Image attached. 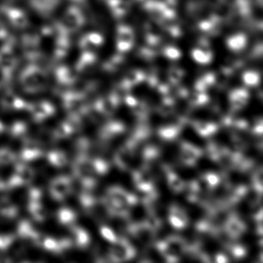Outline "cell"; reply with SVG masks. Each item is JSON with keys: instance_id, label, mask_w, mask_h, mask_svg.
I'll list each match as a JSON object with an SVG mask.
<instances>
[{"instance_id": "cell-1", "label": "cell", "mask_w": 263, "mask_h": 263, "mask_svg": "<svg viewBox=\"0 0 263 263\" xmlns=\"http://www.w3.org/2000/svg\"><path fill=\"white\" fill-rule=\"evenodd\" d=\"M136 255L137 250L135 246L124 237L118 238L110 248V259L115 262L128 261L135 258Z\"/></svg>"}, {"instance_id": "cell-2", "label": "cell", "mask_w": 263, "mask_h": 263, "mask_svg": "<svg viewBox=\"0 0 263 263\" xmlns=\"http://www.w3.org/2000/svg\"><path fill=\"white\" fill-rule=\"evenodd\" d=\"M137 148L138 146L128 139L117 151L115 155V164L120 170L123 172L128 170L135 158Z\"/></svg>"}, {"instance_id": "cell-3", "label": "cell", "mask_w": 263, "mask_h": 263, "mask_svg": "<svg viewBox=\"0 0 263 263\" xmlns=\"http://www.w3.org/2000/svg\"><path fill=\"white\" fill-rule=\"evenodd\" d=\"M127 232L145 246L152 244L156 235V231L152 229L145 220L141 222H134L129 224Z\"/></svg>"}, {"instance_id": "cell-4", "label": "cell", "mask_w": 263, "mask_h": 263, "mask_svg": "<svg viewBox=\"0 0 263 263\" xmlns=\"http://www.w3.org/2000/svg\"><path fill=\"white\" fill-rule=\"evenodd\" d=\"M107 198L114 204L129 208L138 203V198L120 186H114L108 190Z\"/></svg>"}, {"instance_id": "cell-5", "label": "cell", "mask_w": 263, "mask_h": 263, "mask_svg": "<svg viewBox=\"0 0 263 263\" xmlns=\"http://www.w3.org/2000/svg\"><path fill=\"white\" fill-rule=\"evenodd\" d=\"M132 178L136 189L143 194L155 190L153 175L147 167L142 166L141 168L135 170L132 173Z\"/></svg>"}, {"instance_id": "cell-6", "label": "cell", "mask_w": 263, "mask_h": 263, "mask_svg": "<svg viewBox=\"0 0 263 263\" xmlns=\"http://www.w3.org/2000/svg\"><path fill=\"white\" fill-rule=\"evenodd\" d=\"M222 228L230 239L235 240L241 237L246 232L247 226L245 221L238 215L232 213L224 220Z\"/></svg>"}, {"instance_id": "cell-7", "label": "cell", "mask_w": 263, "mask_h": 263, "mask_svg": "<svg viewBox=\"0 0 263 263\" xmlns=\"http://www.w3.org/2000/svg\"><path fill=\"white\" fill-rule=\"evenodd\" d=\"M201 149L190 143L183 141L180 145V160L183 164L194 166L202 156Z\"/></svg>"}, {"instance_id": "cell-8", "label": "cell", "mask_w": 263, "mask_h": 263, "mask_svg": "<svg viewBox=\"0 0 263 263\" xmlns=\"http://www.w3.org/2000/svg\"><path fill=\"white\" fill-rule=\"evenodd\" d=\"M249 97V93L244 89H237L231 92L229 101L232 110H239L246 107Z\"/></svg>"}, {"instance_id": "cell-9", "label": "cell", "mask_w": 263, "mask_h": 263, "mask_svg": "<svg viewBox=\"0 0 263 263\" xmlns=\"http://www.w3.org/2000/svg\"><path fill=\"white\" fill-rule=\"evenodd\" d=\"M181 124H168L160 127L158 130V135L163 141H172L177 139L181 134Z\"/></svg>"}, {"instance_id": "cell-10", "label": "cell", "mask_w": 263, "mask_h": 263, "mask_svg": "<svg viewBox=\"0 0 263 263\" xmlns=\"http://www.w3.org/2000/svg\"><path fill=\"white\" fill-rule=\"evenodd\" d=\"M192 127L200 136L204 137V138L215 135L218 132V127H219L218 124H215V123L204 121H194L192 123Z\"/></svg>"}, {"instance_id": "cell-11", "label": "cell", "mask_w": 263, "mask_h": 263, "mask_svg": "<svg viewBox=\"0 0 263 263\" xmlns=\"http://www.w3.org/2000/svg\"><path fill=\"white\" fill-rule=\"evenodd\" d=\"M164 241L167 243V246L172 249L174 252L181 258V255L185 254L187 251V241L178 235H172L166 238Z\"/></svg>"}, {"instance_id": "cell-12", "label": "cell", "mask_w": 263, "mask_h": 263, "mask_svg": "<svg viewBox=\"0 0 263 263\" xmlns=\"http://www.w3.org/2000/svg\"><path fill=\"white\" fill-rule=\"evenodd\" d=\"M159 148L153 145H149L146 147L143 151L142 156L144 164L143 166L147 167V168H152V165L155 164V161H158L160 157Z\"/></svg>"}, {"instance_id": "cell-13", "label": "cell", "mask_w": 263, "mask_h": 263, "mask_svg": "<svg viewBox=\"0 0 263 263\" xmlns=\"http://www.w3.org/2000/svg\"><path fill=\"white\" fill-rule=\"evenodd\" d=\"M166 177H167V184L169 187L175 193H179L184 190V182L175 172L166 169Z\"/></svg>"}, {"instance_id": "cell-14", "label": "cell", "mask_w": 263, "mask_h": 263, "mask_svg": "<svg viewBox=\"0 0 263 263\" xmlns=\"http://www.w3.org/2000/svg\"><path fill=\"white\" fill-rule=\"evenodd\" d=\"M155 247L158 249L161 256L164 257V259L168 262H176L179 261L180 257L172 251L164 240H161L157 242Z\"/></svg>"}, {"instance_id": "cell-15", "label": "cell", "mask_w": 263, "mask_h": 263, "mask_svg": "<svg viewBox=\"0 0 263 263\" xmlns=\"http://www.w3.org/2000/svg\"><path fill=\"white\" fill-rule=\"evenodd\" d=\"M118 45L121 50H127L133 44V33L128 28H121L118 32Z\"/></svg>"}, {"instance_id": "cell-16", "label": "cell", "mask_w": 263, "mask_h": 263, "mask_svg": "<svg viewBox=\"0 0 263 263\" xmlns=\"http://www.w3.org/2000/svg\"><path fill=\"white\" fill-rule=\"evenodd\" d=\"M126 127L121 121H115L108 123L104 129L105 138H110L122 135L125 132Z\"/></svg>"}, {"instance_id": "cell-17", "label": "cell", "mask_w": 263, "mask_h": 263, "mask_svg": "<svg viewBox=\"0 0 263 263\" xmlns=\"http://www.w3.org/2000/svg\"><path fill=\"white\" fill-rule=\"evenodd\" d=\"M119 103V98L116 95L110 97V98H107V100H105L102 103V106H101L102 111L106 115H112L116 110V109L118 108Z\"/></svg>"}, {"instance_id": "cell-18", "label": "cell", "mask_w": 263, "mask_h": 263, "mask_svg": "<svg viewBox=\"0 0 263 263\" xmlns=\"http://www.w3.org/2000/svg\"><path fill=\"white\" fill-rule=\"evenodd\" d=\"M158 110L161 116H170L175 111V102L171 98H165L158 107Z\"/></svg>"}, {"instance_id": "cell-19", "label": "cell", "mask_w": 263, "mask_h": 263, "mask_svg": "<svg viewBox=\"0 0 263 263\" xmlns=\"http://www.w3.org/2000/svg\"><path fill=\"white\" fill-rule=\"evenodd\" d=\"M227 248L230 251L232 257L237 259L242 258L243 257L246 256V253H247V249L241 244H229Z\"/></svg>"}, {"instance_id": "cell-20", "label": "cell", "mask_w": 263, "mask_h": 263, "mask_svg": "<svg viewBox=\"0 0 263 263\" xmlns=\"http://www.w3.org/2000/svg\"><path fill=\"white\" fill-rule=\"evenodd\" d=\"M204 182L207 184L209 189H213L216 187L221 182V178L219 175L213 172H209V173L204 174L201 176Z\"/></svg>"}, {"instance_id": "cell-21", "label": "cell", "mask_w": 263, "mask_h": 263, "mask_svg": "<svg viewBox=\"0 0 263 263\" xmlns=\"http://www.w3.org/2000/svg\"><path fill=\"white\" fill-rule=\"evenodd\" d=\"M169 214L175 215L177 218H180V219L182 220L183 221L189 224V220L187 213L182 208L180 207L178 204H173L171 206L170 209H169Z\"/></svg>"}, {"instance_id": "cell-22", "label": "cell", "mask_w": 263, "mask_h": 263, "mask_svg": "<svg viewBox=\"0 0 263 263\" xmlns=\"http://www.w3.org/2000/svg\"><path fill=\"white\" fill-rule=\"evenodd\" d=\"M209 98L204 92L198 91L190 98V102L194 106H202L207 104Z\"/></svg>"}, {"instance_id": "cell-23", "label": "cell", "mask_w": 263, "mask_h": 263, "mask_svg": "<svg viewBox=\"0 0 263 263\" xmlns=\"http://www.w3.org/2000/svg\"><path fill=\"white\" fill-rule=\"evenodd\" d=\"M168 221L172 227L175 228V229H178V230L185 229L187 226V223L184 222L182 220L177 218L176 216L172 215V214H168Z\"/></svg>"}, {"instance_id": "cell-24", "label": "cell", "mask_w": 263, "mask_h": 263, "mask_svg": "<svg viewBox=\"0 0 263 263\" xmlns=\"http://www.w3.org/2000/svg\"><path fill=\"white\" fill-rule=\"evenodd\" d=\"M245 44L244 36H235L229 41V45L233 50H239Z\"/></svg>"}, {"instance_id": "cell-25", "label": "cell", "mask_w": 263, "mask_h": 263, "mask_svg": "<svg viewBox=\"0 0 263 263\" xmlns=\"http://www.w3.org/2000/svg\"><path fill=\"white\" fill-rule=\"evenodd\" d=\"M258 81H259V78H258L257 73L249 72V73H246V74H245L244 82L246 83V85H257Z\"/></svg>"}, {"instance_id": "cell-26", "label": "cell", "mask_w": 263, "mask_h": 263, "mask_svg": "<svg viewBox=\"0 0 263 263\" xmlns=\"http://www.w3.org/2000/svg\"><path fill=\"white\" fill-rule=\"evenodd\" d=\"M101 233H102L103 236L106 239L108 240L111 243H115L118 240V236H117L116 234L111 229H109V228H102L101 229Z\"/></svg>"}, {"instance_id": "cell-27", "label": "cell", "mask_w": 263, "mask_h": 263, "mask_svg": "<svg viewBox=\"0 0 263 263\" xmlns=\"http://www.w3.org/2000/svg\"><path fill=\"white\" fill-rule=\"evenodd\" d=\"M262 129V120H261V118H259L258 121H255V125H254L253 128H252V132L255 135H261Z\"/></svg>"}, {"instance_id": "cell-28", "label": "cell", "mask_w": 263, "mask_h": 263, "mask_svg": "<svg viewBox=\"0 0 263 263\" xmlns=\"http://www.w3.org/2000/svg\"><path fill=\"white\" fill-rule=\"evenodd\" d=\"M215 261L218 263H226L229 261V258L222 253H218L215 257Z\"/></svg>"}, {"instance_id": "cell-29", "label": "cell", "mask_w": 263, "mask_h": 263, "mask_svg": "<svg viewBox=\"0 0 263 263\" xmlns=\"http://www.w3.org/2000/svg\"><path fill=\"white\" fill-rule=\"evenodd\" d=\"M125 102L127 105L130 106V107H133L137 105L138 101H137L136 98H133V97L127 96L125 98Z\"/></svg>"}]
</instances>
